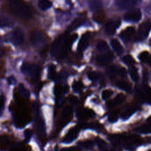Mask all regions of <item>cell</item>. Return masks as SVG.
Segmentation results:
<instances>
[{
    "instance_id": "6da1fadb",
    "label": "cell",
    "mask_w": 151,
    "mask_h": 151,
    "mask_svg": "<svg viewBox=\"0 0 151 151\" xmlns=\"http://www.w3.org/2000/svg\"><path fill=\"white\" fill-rule=\"evenodd\" d=\"M110 140L114 145H122L127 149H132L134 146L140 144L142 139L136 134L124 136L121 134H113L109 137Z\"/></svg>"
},
{
    "instance_id": "7a4b0ae2",
    "label": "cell",
    "mask_w": 151,
    "mask_h": 151,
    "mask_svg": "<svg viewBox=\"0 0 151 151\" xmlns=\"http://www.w3.org/2000/svg\"><path fill=\"white\" fill-rule=\"evenodd\" d=\"M9 7L12 12L20 18L28 19L31 17V9L22 1H12L9 4Z\"/></svg>"
},
{
    "instance_id": "3957f363",
    "label": "cell",
    "mask_w": 151,
    "mask_h": 151,
    "mask_svg": "<svg viewBox=\"0 0 151 151\" xmlns=\"http://www.w3.org/2000/svg\"><path fill=\"white\" fill-rule=\"evenodd\" d=\"M78 38V35L77 34H73L71 37H69L68 36L66 38L65 41H64L63 45L58 52V57L59 58H63L65 57V56L67 55L70 49V47L72 44V43Z\"/></svg>"
},
{
    "instance_id": "277c9868",
    "label": "cell",
    "mask_w": 151,
    "mask_h": 151,
    "mask_svg": "<svg viewBox=\"0 0 151 151\" xmlns=\"http://www.w3.org/2000/svg\"><path fill=\"white\" fill-rule=\"evenodd\" d=\"M151 29V22L149 21L142 23L138 29L137 34L136 35V41H142L145 40Z\"/></svg>"
},
{
    "instance_id": "5b68a950",
    "label": "cell",
    "mask_w": 151,
    "mask_h": 151,
    "mask_svg": "<svg viewBox=\"0 0 151 151\" xmlns=\"http://www.w3.org/2000/svg\"><path fill=\"white\" fill-rule=\"evenodd\" d=\"M30 41L35 47H40L45 43V39L42 34L38 30H33L30 34Z\"/></svg>"
},
{
    "instance_id": "8992f818",
    "label": "cell",
    "mask_w": 151,
    "mask_h": 151,
    "mask_svg": "<svg viewBox=\"0 0 151 151\" xmlns=\"http://www.w3.org/2000/svg\"><path fill=\"white\" fill-rule=\"evenodd\" d=\"M68 34L67 33H64L60 36H59L55 41L54 42L51 48V51L50 54L52 57H55L58 55V52L63 45V44L66 38L68 37Z\"/></svg>"
},
{
    "instance_id": "52a82bcc",
    "label": "cell",
    "mask_w": 151,
    "mask_h": 151,
    "mask_svg": "<svg viewBox=\"0 0 151 151\" xmlns=\"http://www.w3.org/2000/svg\"><path fill=\"white\" fill-rule=\"evenodd\" d=\"M21 70L23 74L29 77H35L38 74V67L29 63H24L21 67Z\"/></svg>"
},
{
    "instance_id": "ba28073f",
    "label": "cell",
    "mask_w": 151,
    "mask_h": 151,
    "mask_svg": "<svg viewBox=\"0 0 151 151\" xmlns=\"http://www.w3.org/2000/svg\"><path fill=\"white\" fill-rule=\"evenodd\" d=\"M73 117V109L70 106L65 107L61 114L59 123L61 127H63L66 125L71 119Z\"/></svg>"
},
{
    "instance_id": "9c48e42d",
    "label": "cell",
    "mask_w": 151,
    "mask_h": 151,
    "mask_svg": "<svg viewBox=\"0 0 151 151\" xmlns=\"http://www.w3.org/2000/svg\"><path fill=\"white\" fill-rule=\"evenodd\" d=\"M24 37L23 30L19 27H17L12 32L11 40L14 44L20 45L24 41Z\"/></svg>"
},
{
    "instance_id": "30bf717a",
    "label": "cell",
    "mask_w": 151,
    "mask_h": 151,
    "mask_svg": "<svg viewBox=\"0 0 151 151\" xmlns=\"http://www.w3.org/2000/svg\"><path fill=\"white\" fill-rule=\"evenodd\" d=\"M113 58V54L111 52L108 51L102 52L97 57V63L100 66H104L109 63Z\"/></svg>"
},
{
    "instance_id": "8fae6325",
    "label": "cell",
    "mask_w": 151,
    "mask_h": 151,
    "mask_svg": "<svg viewBox=\"0 0 151 151\" xmlns=\"http://www.w3.org/2000/svg\"><path fill=\"white\" fill-rule=\"evenodd\" d=\"M120 24V21L119 19L109 21L105 26L106 33L109 35H113L115 33L117 28L119 27Z\"/></svg>"
},
{
    "instance_id": "7c38bea8",
    "label": "cell",
    "mask_w": 151,
    "mask_h": 151,
    "mask_svg": "<svg viewBox=\"0 0 151 151\" xmlns=\"http://www.w3.org/2000/svg\"><path fill=\"white\" fill-rule=\"evenodd\" d=\"M79 128L78 127H74L71 128L65 137L63 138V142L65 143H70L74 141L78 136Z\"/></svg>"
},
{
    "instance_id": "4fadbf2b",
    "label": "cell",
    "mask_w": 151,
    "mask_h": 151,
    "mask_svg": "<svg viewBox=\"0 0 151 151\" xmlns=\"http://www.w3.org/2000/svg\"><path fill=\"white\" fill-rule=\"evenodd\" d=\"M142 17V13L139 9L131 11L124 15V20L127 21L138 22Z\"/></svg>"
},
{
    "instance_id": "5bb4252c",
    "label": "cell",
    "mask_w": 151,
    "mask_h": 151,
    "mask_svg": "<svg viewBox=\"0 0 151 151\" xmlns=\"http://www.w3.org/2000/svg\"><path fill=\"white\" fill-rule=\"evenodd\" d=\"M137 109V106L135 103H132L127 105L123 109L121 117L123 120H126L129 118Z\"/></svg>"
},
{
    "instance_id": "9a60e30c",
    "label": "cell",
    "mask_w": 151,
    "mask_h": 151,
    "mask_svg": "<svg viewBox=\"0 0 151 151\" xmlns=\"http://www.w3.org/2000/svg\"><path fill=\"white\" fill-rule=\"evenodd\" d=\"M134 28L133 27H129L121 32V33L120 34V37L123 41L129 42L133 38L134 35Z\"/></svg>"
},
{
    "instance_id": "2e32d148",
    "label": "cell",
    "mask_w": 151,
    "mask_h": 151,
    "mask_svg": "<svg viewBox=\"0 0 151 151\" xmlns=\"http://www.w3.org/2000/svg\"><path fill=\"white\" fill-rule=\"evenodd\" d=\"M136 2L134 0H117L115 1V5L119 9H129L133 8Z\"/></svg>"
},
{
    "instance_id": "e0dca14e",
    "label": "cell",
    "mask_w": 151,
    "mask_h": 151,
    "mask_svg": "<svg viewBox=\"0 0 151 151\" xmlns=\"http://www.w3.org/2000/svg\"><path fill=\"white\" fill-rule=\"evenodd\" d=\"M140 97L143 101L151 104V87L144 86L140 91Z\"/></svg>"
},
{
    "instance_id": "ac0fdd59",
    "label": "cell",
    "mask_w": 151,
    "mask_h": 151,
    "mask_svg": "<svg viewBox=\"0 0 151 151\" xmlns=\"http://www.w3.org/2000/svg\"><path fill=\"white\" fill-rule=\"evenodd\" d=\"M90 38L91 35L89 32H86L81 36L77 47L78 51H82L87 47L90 40Z\"/></svg>"
},
{
    "instance_id": "d6986e66",
    "label": "cell",
    "mask_w": 151,
    "mask_h": 151,
    "mask_svg": "<svg viewBox=\"0 0 151 151\" xmlns=\"http://www.w3.org/2000/svg\"><path fill=\"white\" fill-rule=\"evenodd\" d=\"M125 99H126V96H124V94H123V93L118 94L114 99L110 100L109 101L107 102V107L109 108L114 107L117 105H119L123 103Z\"/></svg>"
},
{
    "instance_id": "ffe728a7",
    "label": "cell",
    "mask_w": 151,
    "mask_h": 151,
    "mask_svg": "<svg viewBox=\"0 0 151 151\" xmlns=\"http://www.w3.org/2000/svg\"><path fill=\"white\" fill-rule=\"evenodd\" d=\"M94 116V113L93 110L88 109H80L77 111V116L82 120H86L93 117Z\"/></svg>"
},
{
    "instance_id": "44dd1931",
    "label": "cell",
    "mask_w": 151,
    "mask_h": 151,
    "mask_svg": "<svg viewBox=\"0 0 151 151\" xmlns=\"http://www.w3.org/2000/svg\"><path fill=\"white\" fill-rule=\"evenodd\" d=\"M110 44L112 48L114 50V51L118 55H121L123 52V48L117 40L116 39L111 40V41H110Z\"/></svg>"
},
{
    "instance_id": "7402d4cb",
    "label": "cell",
    "mask_w": 151,
    "mask_h": 151,
    "mask_svg": "<svg viewBox=\"0 0 151 151\" xmlns=\"http://www.w3.org/2000/svg\"><path fill=\"white\" fill-rule=\"evenodd\" d=\"M105 17H106L105 13L103 11L100 10V9L96 11L93 15L94 20L100 24H101L104 21Z\"/></svg>"
},
{
    "instance_id": "603a6c76",
    "label": "cell",
    "mask_w": 151,
    "mask_h": 151,
    "mask_svg": "<svg viewBox=\"0 0 151 151\" xmlns=\"http://www.w3.org/2000/svg\"><path fill=\"white\" fill-rule=\"evenodd\" d=\"M84 22V19L82 18H76L68 26V30L69 31H72L76 29H77L78 27H80L83 23Z\"/></svg>"
},
{
    "instance_id": "cb8c5ba5",
    "label": "cell",
    "mask_w": 151,
    "mask_h": 151,
    "mask_svg": "<svg viewBox=\"0 0 151 151\" xmlns=\"http://www.w3.org/2000/svg\"><path fill=\"white\" fill-rule=\"evenodd\" d=\"M13 25L12 21L5 15H0V28L10 27Z\"/></svg>"
},
{
    "instance_id": "d4e9b609",
    "label": "cell",
    "mask_w": 151,
    "mask_h": 151,
    "mask_svg": "<svg viewBox=\"0 0 151 151\" xmlns=\"http://www.w3.org/2000/svg\"><path fill=\"white\" fill-rule=\"evenodd\" d=\"M36 129L37 132L41 135L45 134V126L42 119L40 117L36 118Z\"/></svg>"
},
{
    "instance_id": "484cf974",
    "label": "cell",
    "mask_w": 151,
    "mask_h": 151,
    "mask_svg": "<svg viewBox=\"0 0 151 151\" xmlns=\"http://www.w3.org/2000/svg\"><path fill=\"white\" fill-rule=\"evenodd\" d=\"M119 68V67H117V65H111L107 68L106 73L110 78H113L116 76V75H117Z\"/></svg>"
},
{
    "instance_id": "4316f807",
    "label": "cell",
    "mask_w": 151,
    "mask_h": 151,
    "mask_svg": "<svg viewBox=\"0 0 151 151\" xmlns=\"http://www.w3.org/2000/svg\"><path fill=\"white\" fill-rule=\"evenodd\" d=\"M116 85L117 87H119V88L124 90L126 92H130L131 90V87L130 85L126 81H123V80H118L116 83Z\"/></svg>"
},
{
    "instance_id": "83f0119b",
    "label": "cell",
    "mask_w": 151,
    "mask_h": 151,
    "mask_svg": "<svg viewBox=\"0 0 151 151\" xmlns=\"http://www.w3.org/2000/svg\"><path fill=\"white\" fill-rule=\"evenodd\" d=\"M52 6L51 2L47 0H40L38 2V6L42 11H45Z\"/></svg>"
},
{
    "instance_id": "f1b7e54d",
    "label": "cell",
    "mask_w": 151,
    "mask_h": 151,
    "mask_svg": "<svg viewBox=\"0 0 151 151\" xmlns=\"http://www.w3.org/2000/svg\"><path fill=\"white\" fill-rule=\"evenodd\" d=\"M129 73L132 79L134 82H137L138 80H139V76L137 70L136 68V67L131 66L130 68H129Z\"/></svg>"
},
{
    "instance_id": "f546056e",
    "label": "cell",
    "mask_w": 151,
    "mask_h": 151,
    "mask_svg": "<svg viewBox=\"0 0 151 151\" xmlns=\"http://www.w3.org/2000/svg\"><path fill=\"white\" fill-rule=\"evenodd\" d=\"M88 3L89 7L91 11H97L102 5V3L100 1H90L88 2Z\"/></svg>"
},
{
    "instance_id": "4dcf8cb0",
    "label": "cell",
    "mask_w": 151,
    "mask_h": 151,
    "mask_svg": "<svg viewBox=\"0 0 151 151\" xmlns=\"http://www.w3.org/2000/svg\"><path fill=\"white\" fill-rule=\"evenodd\" d=\"M18 90L21 94L26 99H28L30 97V93L29 91L22 84H19L18 86Z\"/></svg>"
},
{
    "instance_id": "1f68e13d",
    "label": "cell",
    "mask_w": 151,
    "mask_h": 151,
    "mask_svg": "<svg viewBox=\"0 0 151 151\" xmlns=\"http://www.w3.org/2000/svg\"><path fill=\"white\" fill-rule=\"evenodd\" d=\"M97 49L101 52H105L109 51V47L106 41H101L97 44Z\"/></svg>"
},
{
    "instance_id": "d6a6232c",
    "label": "cell",
    "mask_w": 151,
    "mask_h": 151,
    "mask_svg": "<svg viewBox=\"0 0 151 151\" xmlns=\"http://www.w3.org/2000/svg\"><path fill=\"white\" fill-rule=\"evenodd\" d=\"M136 130L140 133L145 134L151 133V123L144 124L142 126H140Z\"/></svg>"
},
{
    "instance_id": "836d02e7",
    "label": "cell",
    "mask_w": 151,
    "mask_h": 151,
    "mask_svg": "<svg viewBox=\"0 0 151 151\" xmlns=\"http://www.w3.org/2000/svg\"><path fill=\"white\" fill-rule=\"evenodd\" d=\"M79 145L86 149H91L94 146V143L90 140H86L81 141L79 143Z\"/></svg>"
},
{
    "instance_id": "e575fe53",
    "label": "cell",
    "mask_w": 151,
    "mask_h": 151,
    "mask_svg": "<svg viewBox=\"0 0 151 151\" xmlns=\"http://www.w3.org/2000/svg\"><path fill=\"white\" fill-rule=\"evenodd\" d=\"M120 114V113L119 110H114L112 111L109 116V117H108L109 121L111 123H114L116 122L119 118Z\"/></svg>"
},
{
    "instance_id": "d590c367",
    "label": "cell",
    "mask_w": 151,
    "mask_h": 151,
    "mask_svg": "<svg viewBox=\"0 0 151 151\" xmlns=\"http://www.w3.org/2000/svg\"><path fill=\"white\" fill-rule=\"evenodd\" d=\"M95 140H96V143H97V145L100 150H102L108 147L107 143L103 139H102L100 137H96Z\"/></svg>"
},
{
    "instance_id": "8d00e7d4",
    "label": "cell",
    "mask_w": 151,
    "mask_h": 151,
    "mask_svg": "<svg viewBox=\"0 0 151 151\" xmlns=\"http://www.w3.org/2000/svg\"><path fill=\"white\" fill-rule=\"evenodd\" d=\"M122 60L124 63L128 65H133L135 63V60L130 55H126L124 56Z\"/></svg>"
},
{
    "instance_id": "74e56055",
    "label": "cell",
    "mask_w": 151,
    "mask_h": 151,
    "mask_svg": "<svg viewBox=\"0 0 151 151\" xmlns=\"http://www.w3.org/2000/svg\"><path fill=\"white\" fill-rule=\"evenodd\" d=\"M84 128L92 129L94 130H99L101 128V125L98 123H90L87 124H84L83 126Z\"/></svg>"
},
{
    "instance_id": "f35d334b",
    "label": "cell",
    "mask_w": 151,
    "mask_h": 151,
    "mask_svg": "<svg viewBox=\"0 0 151 151\" xmlns=\"http://www.w3.org/2000/svg\"><path fill=\"white\" fill-rule=\"evenodd\" d=\"M72 87H73V89L74 91H75L76 93H78V92H80L83 89V84L80 81H75L73 83Z\"/></svg>"
},
{
    "instance_id": "ab89813d",
    "label": "cell",
    "mask_w": 151,
    "mask_h": 151,
    "mask_svg": "<svg viewBox=\"0 0 151 151\" xmlns=\"http://www.w3.org/2000/svg\"><path fill=\"white\" fill-rule=\"evenodd\" d=\"M48 77L50 79L54 78L55 76V67L54 65H51L48 70Z\"/></svg>"
},
{
    "instance_id": "60d3db41",
    "label": "cell",
    "mask_w": 151,
    "mask_h": 151,
    "mask_svg": "<svg viewBox=\"0 0 151 151\" xmlns=\"http://www.w3.org/2000/svg\"><path fill=\"white\" fill-rule=\"evenodd\" d=\"M5 97L4 95H0V117L2 115L5 106Z\"/></svg>"
},
{
    "instance_id": "b9f144b4",
    "label": "cell",
    "mask_w": 151,
    "mask_h": 151,
    "mask_svg": "<svg viewBox=\"0 0 151 151\" xmlns=\"http://www.w3.org/2000/svg\"><path fill=\"white\" fill-rule=\"evenodd\" d=\"M113 94V91L110 89L104 90L101 93V97L104 100L109 99Z\"/></svg>"
},
{
    "instance_id": "7bdbcfd3",
    "label": "cell",
    "mask_w": 151,
    "mask_h": 151,
    "mask_svg": "<svg viewBox=\"0 0 151 151\" xmlns=\"http://www.w3.org/2000/svg\"><path fill=\"white\" fill-rule=\"evenodd\" d=\"M149 57V54L147 51H143L141 52L139 55V58L142 61H147L148 57Z\"/></svg>"
},
{
    "instance_id": "ee69618b",
    "label": "cell",
    "mask_w": 151,
    "mask_h": 151,
    "mask_svg": "<svg viewBox=\"0 0 151 151\" xmlns=\"http://www.w3.org/2000/svg\"><path fill=\"white\" fill-rule=\"evenodd\" d=\"M87 76H88V78L91 80H93V81L96 80L99 78L98 73H97L96 72H94V71L88 72V74H87Z\"/></svg>"
},
{
    "instance_id": "f6af8a7d",
    "label": "cell",
    "mask_w": 151,
    "mask_h": 151,
    "mask_svg": "<svg viewBox=\"0 0 151 151\" xmlns=\"http://www.w3.org/2000/svg\"><path fill=\"white\" fill-rule=\"evenodd\" d=\"M24 136H25V140L27 142H28L30 140V139L32 136V131L30 129H26L24 131Z\"/></svg>"
},
{
    "instance_id": "bcb514c9",
    "label": "cell",
    "mask_w": 151,
    "mask_h": 151,
    "mask_svg": "<svg viewBox=\"0 0 151 151\" xmlns=\"http://www.w3.org/2000/svg\"><path fill=\"white\" fill-rule=\"evenodd\" d=\"M117 75H119V76L123 77H125L126 75V69L124 67H120V68H119Z\"/></svg>"
},
{
    "instance_id": "7dc6e473",
    "label": "cell",
    "mask_w": 151,
    "mask_h": 151,
    "mask_svg": "<svg viewBox=\"0 0 151 151\" xmlns=\"http://www.w3.org/2000/svg\"><path fill=\"white\" fill-rule=\"evenodd\" d=\"M61 151H80V149L76 146H71L69 147L63 148Z\"/></svg>"
},
{
    "instance_id": "c3c4849f",
    "label": "cell",
    "mask_w": 151,
    "mask_h": 151,
    "mask_svg": "<svg viewBox=\"0 0 151 151\" xmlns=\"http://www.w3.org/2000/svg\"><path fill=\"white\" fill-rule=\"evenodd\" d=\"M70 101L72 104H76L78 102V99L76 96H71L70 99Z\"/></svg>"
},
{
    "instance_id": "681fc988",
    "label": "cell",
    "mask_w": 151,
    "mask_h": 151,
    "mask_svg": "<svg viewBox=\"0 0 151 151\" xmlns=\"http://www.w3.org/2000/svg\"><path fill=\"white\" fill-rule=\"evenodd\" d=\"M8 81L9 84H14L15 83V77H14L13 76H11L9 77L8 78Z\"/></svg>"
},
{
    "instance_id": "f907efd6",
    "label": "cell",
    "mask_w": 151,
    "mask_h": 151,
    "mask_svg": "<svg viewBox=\"0 0 151 151\" xmlns=\"http://www.w3.org/2000/svg\"><path fill=\"white\" fill-rule=\"evenodd\" d=\"M100 151H114V150H111V149H110L109 147L108 146V147H106V149H103V150H100Z\"/></svg>"
},
{
    "instance_id": "816d5d0a",
    "label": "cell",
    "mask_w": 151,
    "mask_h": 151,
    "mask_svg": "<svg viewBox=\"0 0 151 151\" xmlns=\"http://www.w3.org/2000/svg\"><path fill=\"white\" fill-rule=\"evenodd\" d=\"M147 61L148 63V64H149L150 65H151V55H149V57H148Z\"/></svg>"
}]
</instances>
